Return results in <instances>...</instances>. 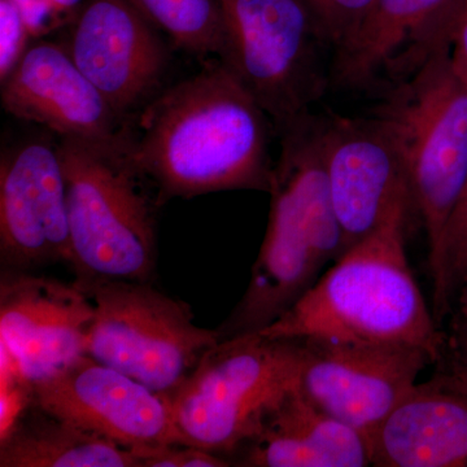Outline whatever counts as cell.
I'll use <instances>...</instances> for the list:
<instances>
[{
  "mask_svg": "<svg viewBox=\"0 0 467 467\" xmlns=\"http://www.w3.org/2000/svg\"><path fill=\"white\" fill-rule=\"evenodd\" d=\"M94 317V304L75 282L3 269L0 340L26 383L86 355Z\"/></svg>",
  "mask_w": 467,
  "mask_h": 467,
  "instance_id": "obj_14",
  "label": "cell"
},
{
  "mask_svg": "<svg viewBox=\"0 0 467 467\" xmlns=\"http://www.w3.org/2000/svg\"><path fill=\"white\" fill-rule=\"evenodd\" d=\"M300 389L318 408L368 439L416 386L425 349L404 344L306 337Z\"/></svg>",
  "mask_w": 467,
  "mask_h": 467,
  "instance_id": "obj_9",
  "label": "cell"
},
{
  "mask_svg": "<svg viewBox=\"0 0 467 467\" xmlns=\"http://www.w3.org/2000/svg\"><path fill=\"white\" fill-rule=\"evenodd\" d=\"M334 48L355 32L374 0H306Z\"/></svg>",
  "mask_w": 467,
  "mask_h": 467,
  "instance_id": "obj_22",
  "label": "cell"
},
{
  "mask_svg": "<svg viewBox=\"0 0 467 467\" xmlns=\"http://www.w3.org/2000/svg\"><path fill=\"white\" fill-rule=\"evenodd\" d=\"M64 46L122 121L153 95L168 63L159 30L130 0H85Z\"/></svg>",
  "mask_w": 467,
  "mask_h": 467,
  "instance_id": "obj_12",
  "label": "cell"
},
{
  "mask_svg": "<svg viewBox=\"0 0 467 467\" xmlns=\"http://www.w3.org/2000/svg\"><path fill=\"white\" fill-rule=\"evenodd\" d=\"M272 119L218 60L153 98L129 134V158L158 192L160 207L232 190L269 192Z\"/></svg>",
  "mask_w": 467,
  "mask_h": 467,
  "instance_id": "obj_1",
  "label": "cell"
},
{
  "mask_svg": "<svg viewBox=\"0 0 467 467\" xmlns=\"http://www.w3.org/2000/svg\"><path fill=\"white\" fill-rule=\"evenodd\" d=\"M95 308L86 355L161 395L171 396L212 347L218 330L195 324L189 304L152 282H76Z\"/></svg>",
  "mask_w": 467,
  "mask_h": 467,
  "instance_id": "obj_8",
  "label": "cell"
},
{
  "mask_svg": "<svg viewBox=\"0 0 467 467\" xmlns=\"http://www.w3.org/2000/svg\"><path fill=\"white\" fill-rule=\"evenodd\" d=\"M27 389L34 404L137 451L142 462L153 451L184 445L168 396L88 355L27 383Z\"/></svg>",
  "mask_w": 467,
  "mask_h": 467,
  "instance_id": "obj_10",
  "label": "cell"
},
{
  "mask_svg": "<svg viewBox=\"0 0 467 467\" xmlns=\"http://www.w3.org/2000/svg\"><path fill=\"white\" fill-rule=\"evenodd\" d=\"M430 273L434 285V315L439 321L467 281V180L448 220Z\"/></svg>",
  "mask_w": 467,
  "mask_h": 467,
  "instance_id": "obj_21",
  "label": "cell"
},
{
  "mask_svg": "<svg viewBox=\"0 0 467 467\" xmlns=\"http://www.w3.org/2000/svg\"><path fill=\"white\" fill-rule=\"evenodd\" d=\"M465 18H467V0H461L459 7H457L456 14H454L453 20H451L450 27V39L454 27L459 26L461 21L465 20Z\"/></svg>",
  "mask_w": 467,
  "mask_h": 467,
  "instance_id": "obj_28",
  "label": "cell"
},
{
  "mask_svg": "<svg viewBox=\"0 0 467 467\" xmlns=\"http://www.w3.org/2000/svg\"><path fill=\"white\" fill-rule=\"evenodd\" d=\"M76 2L77 0H15L33 36L45 26L46 18L50 17L52 9L60 11L70 8Z\"/></svg>",
  "mask_w": 467,
  "mask_h": 467,
  "instance_id": "obj_25",
  "label": "cell"
},
{
  "mask_svg": "<svg viewBox=\"0 0 467 467\" xmlns=\"http://www.w3.org/2000/svg\"><path fill=\"white\" fill-rule=\"evenodd\" d=\"M177 47L220 57L223 29L217 0H130Z\"/></svg>",
  "mask_w": 467,
  "mask_h": 467,
  "instance_id": "obj_20",
  "label": "cell"
},
{
  "mask_svg": "<svg viewBox=\"0 0 467 467\" xmlns=\"http://www.w3.org/2000/svg\"><path fill=\"white\" fill-rule=\"evenodd\" d=\"M396 82L373 115L400 152L430 266L467 180V85L454 70L450 45Z\"/></svg>",
  "mask_w": 467,
  "mask_h": 467,
  "instance_id": "obj_5",
  "label": "cell"
},
{
  "mask_svg": "<svg viewBox=\"0 0 467 467\" xmlns=\"http://www.w3.org/2000/svg\"><path fill=\"white\" fill-rule=\"evenodd\" d=\"M0 261L15 272L72 263L66 178L58 143L48 138L2 150Z\"/></svg>",
  "mask_w": 467,
  "mask_h": 467,
  "instance_id": "obj_11",
  "label": "cell"
},
{
  "mask_svg": "<svg viewBox=\"0 0 467 467\" xmlns=\"http://www.w3.org/2000/svg\"><path fill=\"white\" fill-rule=\"evenodd\" d=\"M461 0H374L361 23L335 48V76L361 88L391 73L410 75L441 46L450 45L451 18Z\"/></svg>",
  "mask_w": 467,
  "mask_h": 467,
  "instance_id": "obj_16",
  "label": "cell"
},
{
  "mask_svg": "<svg viewBox=\"0 0 467 467\" xmlns=\"http://www.w3.org/2000/svg\"><path fill=\"white\" fill-rule=\"evenodd\" d=\"M322 149L344 254L373 233L396 202L410 199L407 171L391 135L374 115L322 117Z\"/></svg>",
  "mask_w": 467,
  "mask_h": 467,
  "instance_id": "obj_13",
  "label": "cell"
},
{
  "mask_svg": "<svg viewBox=\"0 0 467 467\" xmlns=\"http://www.w3.org/2000/svg\"><path fill=\"white\" fill-rule=\"evenodd\" d=\"M5 112L57 138L125 143L129 133L109 101L70 57L64 43L36 41L2 81Z\"/></svg>",
  "mask_w": 467,
  "mask_h": 467,
  "instance_id": "obj_15",
  "label": "cell"
},
{
  "mask_svg": "<svg viewBox=\"0 0 467 467\" xmlns=\"http://www.w3.org/2000/svg\"><path fill=\"white\" fill-rule=\"evenodd\" d=\"M67 187L76 282H152L158 265V193L125 143L57 138Z\"/></svg>",
  "mask_w": 467,
  "mask_h": 467,
  "instance_id": "obj_4",
  "label": "cell"
},
{
  "mask_svg": "<svg viewBox=\"0 0 467 467\" xmlns=\"http://www.w3.org/2000/svg\"><path fill=\"white\" fill-rule=\"evenodd\" d=\"M270 181L269 223L247 291L220 327L221 339L259 333L318 281L343 254L322 149V117L308 113L281 131Z\"/></svg>",
  "mask_w": 467,
  "mask_h": 467,
  "instance_id": "obj_3",
  "label": "cell"
},
{
  "mask_svg": "<svg viewBox=\"0 0 467 467\" xmlns=\"http://www.w3.org/2000/svg\"><path fill=\"white\" fill-rule=\"evenodd\" d=\"M459 294L461 324H467V281L461 287Z\"/></svg>",
  "mask_w": 467,
  "mask_h": 467,
  "instance_id": "obj_29",
  "label": "cell"
},
{
  "mask_svg": "<svg viewBox=\"0 0 467 467\" xmlns=\"http://www.w3.org/2000/svg\"><path fill=\"white\" fill-rule=\"evenodd\" d=\"M371 466L467 467V379L456 371L416 386L368 439Z\"/></svg>",
  "mask_w": 467,
  "mask_h": 467,
  "instance_id": "obj_17",
  "label": "cell"
},
{
  "mask_svg": "<svg viewBox=\"0 0 467 467\" xmlns=\"http://www.w3.org/2000/svg\"><path fill=\"white\" fill-rule=\"evenodd\" d=\"M0 467H143L137 451L27 402L0 435Z\"/></svg>",
  "mask_w": 467,
  "mask_h": 467,
  "instance_id": "obj_19",
  "label": "cell"
},
{
  "mask_svg": "<svg viewBox=\"0 0 467 467\" xmlns=\"http://www.w3.org/2000/svg\"><path fill=\"white\" fill-rule=\"evenodd\" d=\"M232 462L225 457L192 445H171L149 454L143 467H226Z\"/></svg>",
  "mask_w": 467,
  "mask_h": 467,
  "instance_id": "obj_24",
  "label": "cell"
},
{
  "mask_svg": "<svg viewBox=\"0 0 467 467\" xmlns=\"http://www.w3.org/2000/svg\"><path fill=\"white\" fill-rule=\"evenodd\" d=\"M32 36L15 0H0V82L26 54Z\"/></svg>",
  "mask_w": 467,
  "mask_h": 467,
  "instance_id": "obj_23",
  "label": "cell"
},
{
  "mask_svg": "<svg viewBox=\"0 0 467 467\" xmlns=\"http://www.w3.org/2000/svg\"><path fill=\"white\" fill-rule=\"evenodd\" d=\"M460 348V359L457 362L467 368V324H461Z\"/></svg>",
  "mask_w": 467,
  "mask_h": 467,
  "instance_id": "obj_27",
  "label": "cell"
},
{
  "mask_svg": "<svg viewBox=\"0 0 467 467\" xmlns=\"http://www.w3.org/2000/svg\"><path fill=\"white\" fill-rule=\"evenodd\" d=\"M410 199L396 202L382 223L344 252L287 312L259 334L269 339L337 337L404 344L445 358L444 337L407 256Z\"/></svg>",
  "mask_w": 467,
  "mask_h": 467,
  "instance_id": "obj_2",
  "label": "cell"
},
{
  "mask_svg": "<svg viewBox=\"0 0 467 467\" xmlns=\"http://www.w3.org/2000/svg\"><path fill=\"white\" fill-rule=\"evenodd\" d=\"M245 467L371 466L367 438L331 417L301 391L300 382L275 405L256 434L234 454Z\"/></svg>",
  "mask_w": 467,
  "mask_h": 467,
  "instance_id": "obj_18",
  "label": "cell"
},
{
  "mask_svg": "<svg viewBox=\"0 0 467 467\" xmlns=\"http://www.w3.org/2000/svg\"><path fill=\"white\" fill-rule=\"evenodd\" d=\"M451 60L460 78L467 85V18L451 32Z\"/></svg>",
  "mask_w": 467,
  "mask_h": 467,
  "instance_id": "obj_26",
  "label": "cell"
},
{
  "mask_svg": "<svg viewBox=\"0 0 467 467\" xmlns=\"http://www.w3.org/2000/svg\"><path fill=\"white\" fill-rule=\"evenodd\" d=\"M217 3L223 29L218 60L281 133L324 95V51L333 45L306 0Z\"/></svg>",
  "mask_w": 467,
  "mask_h": 467,
  "instance_id": "obj_7",
  "label": "cell"
},
{
  "mask_svg": "<svg viewBox=\"0 0 467 467\" xmlns=\"http://www.w3.org/2000/svg\"><path fill=\"white\" fill-rule=\"evenodd\" d=\"M301 365L297 339H269L259 333L221 339L169 396L184 445L232 462L269 411L299 384Z\"/></svg>",
  "mask_w": 467,
  "mask_h": 467,
  "instance_id": "obj_6",
  "label": "cell"
}]
</instances>
